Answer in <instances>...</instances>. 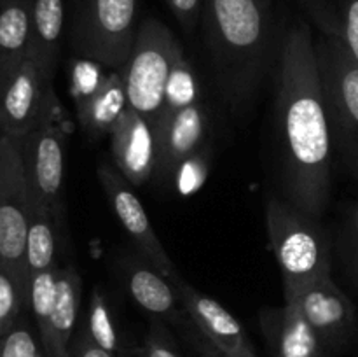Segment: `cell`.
<instances>
[{
	"label": "cell",
	"mask_w": 358,
	"mask_h": 357,
	"mask_svg": "<svg viewBox=\"0 0 358 357\" xmlns=\"http://www.w3.org/2000/svg\"><path fill=\"white\" fill-rule=\"evenodd\" d=\"M280 195L320 219L331 195L332 135L310 24L283 38L275 91Z\"/></svg>",
	"instance_id": "cell-1"
},
{
	"label": "cell",
	"mask_w": 358,
	"mask_h": 357,
	"mask_svg": "<svg viewBox=\"0 0 358 357\" xmlns=\"http://www.w3.org/2000/svg\"><path fill=\"white\" fill-rule=\"evenodd\" d=\"M217 84L233 111L254 102L273 59V21L266 0H201Z\"/></svg>",
	"instance_id": "cell-2"
},
{
	"label": "cell",
	"mask_w": 358,
	"mask_h": 357,
	"mask_svg": "<svg viewBox=\"0 0 358 357\" xmlns=\"http://www.w3.org/2000/svg\"><path fill=\"white\" fill-rule=\"evenodd\" d=\"M269 247L283 280L285 300L322 279L331 276L332 241L320 219L276 192H268L264 202Z\"/></svg>",
	"instance_id": "cell-3"
},
{
	"label": "cell",
	"mask_w": 358,
	"mask_h": 357,
	"mask_svg": "<svg viewBox=\"0 0 358 357\" xmlns=\"http://www.w3.org/2000/svg\"><path fill=\"white\" fill-rule=\"evenodd\" d=\"M182 58L180 44L166 24L157 20L143 21L121 69L129 108L156 125L166 104L170 77Z\"/></svg>",
	"instance_id": "cell-4"
},
{
	"label": "cell",
	"mask_w": 358,
	"mask_h": 357,
	"mask_svg": "<svg viewBox=\"0 0 358 357\" xmlns=\"http://www.w3.org/2000/svg\"><path fill=\"white\" fill-rule=\"evenodd\" d=\"M332 147L358 181V63L334 37L315 41Z\"/></svg>",
	"instance_id": "cell-5"
},
{
	"label": "cell",
	"mask_w": 358,
	"mask_h": 357,
	"mask_svg": "<svg viewBox=\"0 0 358 357\" xmlns=\"http://www.w3.org/2000/svg\"><path fill=\"white\" fill-rule=\"evenodd\" d=\"M138 0H77L72 41L84 59L121 70L136 35Z\"/></svg>",
	"instance_id": "cell-6"
},
{
	"label": "cell",
	"mask_w": 358,
	"mask_h": 357,
	"mask_svg": "<svg viewBox=\"0 0 358 357\" xmlns=\"http://www.w3.org/2000/svg\"><path fill=\"white\" fill-rule=\"evenodd\" d=\"M31 196L20 140L0 135V266L28 287L27 233Z\"/></svg>",
	"instance_id": "cell-7"
},
{
	"label": "cell",
	"mask_w": 358,
	"mask_h": 357,
	"mask_svg": "<svg viewBox=\"0 0 358 357\" xmlns=\"http://www.w3.org/2000/svg\"><path fill=\"white\" fill-rule=\"evenodd\" d=\"M52 79L31 58L0 74V132L21 140L34 130L56 121Z\"/></svg>",
	"instance_id": "cell-8"
},
{
	"label": "cell",
	"mask_w": 358,
	"mask_h": 357,
	"mask_svg": "<svg viewBox=\"0 0 358 357\" xmlns=\"http://www.w3.org/2000/svg\"><path fill=\"white\" fill-rule=\"evenodd\" d=\"M31 206L62 212L66 133L56 121L20 140Z\"/></svg>",
	"instance_id": "cell-9"
},
{
	"label": "cell",
	"mask_w": 358,
	"mask_h": 357,
	"mask_svg": "<svg viewBox=\"0 0 358 357\" xmlns=\"http://www.w3.org/2000/svg\"><path fill=\"white\" fill-rule=\"evenodd\" d=\"M98 178H100V184L103 188L112 212L115 214L142 258L150 262L157 272L163 273L171 284L178 282L180 276L175 270L173 261L157 238L156 230H154L142 202L133 191V186L126 181L121 172L108 164H101L98 168Z\"/></svg>",
	"instance_id": "cell-10"
},
{
	"label": "cell",
	"mask_w": 358,
	"mask_h": 357,
	"mask_svg": "<svg viewBox=\"0 0 358 357\" xmlns=\"http://www.w3.org/2000/svg\"><path fill=\"white\" fill-rule=\"evenodd\" d=\"M285 301H292L299 308L322 340L329 356H336L348 345L357 324L355 304L332 276L304 287Z\"/></svg>",
	"instance_id": "cell-11"
},
{
	"label": "cell",
	"mask_w": 358,
	"mask_h": 357,
	"mask_svg": "<svg viewBox=\"0 0 358 357\" xmlns=\"http://www.w3.org/2000/svg\"><path fill=\"white\" fill-rule=\"evenodd\" d=\"M208 111L201 102L163 112L156 121L157 160L154 177L173 181L178 168L201 150L208 132Z\"/></svg>",
	"instance_id": "cell-12"
},
{
	"label": "cell",
	"mask_w": 358,
	"mask_h": 357,
	"mask_svg": "<svg viewBox=\"0 0 358 357\" xmlns=\"http://www.w3.org/2000/svg\"><path fill=\"white\" fill-rule=\"evenodd\" d=\"M173 287L185 314L213 345L233 357H259L241 322L224 304L201 294L182 279Z\"/></svg>",
	"instance_id": "cell-13"
},
{
	"label": "cell",
	"mask_w": 358,
	"mask_h": 357,
	"mask_svg": "<svg viewBox=\"0 0 358 357\" xmlns=\"http://www.w3.org/2000/svg\"><path fill=\"white\" fill-rule=\"evenodd\" d=\"M110 136L115 167L126 181L133 188H140L149 182L156 172V125L128 108Z\"/></svg>",
	"instance_id": "cell-14"
},
{
	"label": "cell",
	"mask_w": 358,
	"mask_h": 357,
	"mask_svg": "<svg viewBox=\"0 0 358 357\" xmlns=\"http://www.w3.org/2000/svg\"><path fill=\"white\" fill-rule=\"evenodd\" d=\"M261 328L273 357H331L322 340L292 301L261 312Z\"/></svg>",
	"instance_id": "cell-15"
},
{
	"label": "cell",
	"mask_w": 358,
	"mask_h": 357,
	"mask_svg": "<svg viewBox=\"0 0 358 357\" xmlns=\"http://www.w3.org/2000/svg\"><path fill=\"white\" fill-rule=\"evenodd\" d=\"M122 273L129 296L147 314L177 326H184L187 322L189 315L178 310L180 301L173 284L150 262L126 259L122 262Z\"/></svg>",
	"instance_id": "cell-16"
},
{
	"label": "cell",
	"mask_w": 358,
	"mask_h": 357,
	"mask_svg": "<svg viewBox=\"0 0 358 357\" xmlns=\"http://www.w3.org/2000/svg\"><path fill=\"white\" fill-rule=\"evenodd\" d=\"M83 298V279L73 266L59 272L58 298L49 318L48 329L41 335L45 357H70V345L76 335Z\"/></svg>",
	"instance_id": "cell-17"
},
{
	"label": "cell",
	"mask_w": 358,
	"mask_h": 357,
	"mask_svg": "<svg viewBox=\"0 0 358 357\" xmlns=\"http://www.w3.org/2000/svg\"><path fill=\"white\" fill-rule=\"evenodd\" d=\"M128 108L122 72L114 70L86 100L77 105V115L80 126L90 135H110Z\"/></svg>",
	"instance_id": "cell-18"
},
{
	"label": "cell",
	"mask_w": 358,
	"mask_h": 357,
	"mask_svg": "<svg viewBox=\"0 0 358 357\" xmlns=\"http://www.w3.org/2000/svg\"><path fill=\"white\" fill-rule=\"evenodd\" d=\"M63 24H65L63 0H34L31 42L28 58L35 59L42 72L51 79L56 72Z\"/></svg>",
	"instance_id": "cell-19"
},
{
	"label": "cell",
	"mask_w": 358,
	"mask_h": 357,
	"mask_svg": "<svg viewBox=\"0 0 358 357\" xmlns=\"http://www.w3.org/2000/svg\"><path fill=\"white\" fill-rule=\"evenodd\" d=\"M63 240V210L35 209L31 206L27 233L28 275L56 268ZM30 282V280H28Z\"/></svg>",
	"instance_id": "cell-20"
},
{
	"label": "cell",
	"mask_w": 358,
	"mask_h": 357,
	"mask_svg": "<svg viewBox=\"0 0 358 357\" xmlns=\"http://www.w3.org/2000/svg\"><path fill=\"white\" fill-rule=\"evenodd\" d=\"M34 0H0V74L30 55Z\"/></svg>",
	"instance_id": "cell-21"
},
{
	"label": "cell",
	"mask_w": 358,
	"mask_h": 357,
	"mask_svg": "<svg viewBox=\"0 0 358 357\" xmlns=\"http://www.w3.org/2000/svg\"><path fill=\"white\" fill-rule=\"evenodd\" d=\"M83 329L94 343L103 346L105 350L112 352L115 357L122 356V342L121 336H119L114 312H112L110 303H108L107 298L100 289H94L93 294H91L86 324L83 326Z\"/></svg>",
	"instance_id": "cell-22"
},
{
	"label": "cell",
	"mask_w": 358,
	"mask_h": 357,
	"mask_svg": "<svg viewBox=\"0 0 358 357\" xmlns=\"http://www.w3.org/2000/svg\"><path fill=\"white\" fill-rule=\"evenodd\" d=\"M62 268L44 270V272L34 273L28 282V304L31 308L35 322H37L38 335L48 329L49 318L55 310L56 298H58V282Z\"/></svg>",
	"instance_id": "cell-23"
},
{
	"label": "cell",
	"mask_w": 358,
	"mask_h": 357,
	"mask_svg": "<svg viewBox=\"0 0 358 357\" xmlns=\"http://www.w3.org/2000/svg\"><path fill=\"white\" fill-rule=\"evenodd\" d=\"M23 304H28V287L0 266V338L17 324Z\"/></svg>",
	"instance_id": "cell-24"
},
{
	"label": "cell",
	"mask_w": 358,
	"mask_h": 357,
	"mask_svg": "<svg viewBox=\"0 0 358 357\" xmlns=\"http://www.w3.org/2000/svg\"><path fill=\"white\" fill-rule=\"evenodd\" d=\"M336 254L343 273L358 293V203L353 205L339 227L336 238Z\"/></svg>",
	"instance_id": "cell-25"
},
{
	"label": "cell",
	"mask_w": 358,
	"mask_h": 357,
	"mask_svg": "<svg viewBox=\"0 0 358 357\" xmlns=\"http://www.w3.org/2000/svg\"><path fill=\"white\" fill-rule=\"evenodd\" d=\"M327 37L338 38L348 55L358 63V0H341L338 18L320 24Z\"/></svg>",
	"instance_id": "cell-26"
},
{
	"label": "cell",
	"mask_w": 358,
	"mask_h": 357,
	"mask_svg": "<svg viewBox=\"0 0 358 357\" xmlns=\"http://www.w3.org/2000/svg\"><path fill=\"white\" fill-rule=\"evenodd\" d=\"M198 94V80H196L194 72H192L191 65L185 62V58H182L170 77V84H168L166 91V104H164L163 112H171L175 108L184 107V105L199 102Z\"/></svg>",
	"instance_id": "cell-27"
},
{
	"label": "cell",
	"mask_w": 358,
	"mask_h": 357,
	"mask_svg": "<svg viewBox=\"0 0 358 357\" xmlns=\"http://www.w3.org/2000/svg\"><path fill=\"white\" fill-rule=\"evenodd\" d=\"M0 357H45V352L30 329L14 326L0 338Z\"/></svg>",
	"instance_id": "cell-28"
},
{
	"label": "cell",
	"mask_w": 358,
	"mask_h": 357,
	"mask_svg": "<svg viewBox=\"0 0 358 357\" xmlns=\"http://www.w3.org/2000/svg\"><path fill=\"white\" fill-rule=\"evenodd\" d=\"M138 357H182L161 322H154Z\"/></svg>",
	"instance_id": "cell-29"
},
{
	"label": "cell",
	"mask_w": 358,
	"mask_h": 357,
	"mask_svg": "<svg viewBox=\"0 0 358 357\" xmlns=\"http://www.w3.org/2000/svg\"><path fill=\"white\" fill-rule=\"evenodd\" d=\"M178 23L191 31L201 16V0H166Z\"/></svg>",
	"instance_id": "cell-30"
},
{
	"label": "cell",
	"mask_w": 358,
	"mask_h": 357,
	"mask_svg": "<svg viewBox=\"0 0 358 357\" xmlns=\"http://www.w3.org/2000/svg\"><path fill=\"white\" fill-rule=\"evenodd\" d=\"M185 336H187L189 343L192 345V349L198 352L199 357H233L229 354H226L224 350H220L219 346L213 345L201 331L194 326V322L191 318H187V322L184 324Z\"/></svg>",
	"instance_id": "cell-31"
},
{
	"label": "cell",
	"mask_w": 358,
	"mask_h": 357,
	"mask_svg": "<svg viewBox=\"0 0 358 357\" xmlns=\"http://www.w3.org/2000/svg\"><path fill=\"white\" fill-rule=\"evenodd\" d=\"M70 357H115L114 354L105 350L98 343L87 336L84 329L73 335L72 345H70Z\"/></svg>",
	"instance_id": "cell-32"
}]
</instances>
